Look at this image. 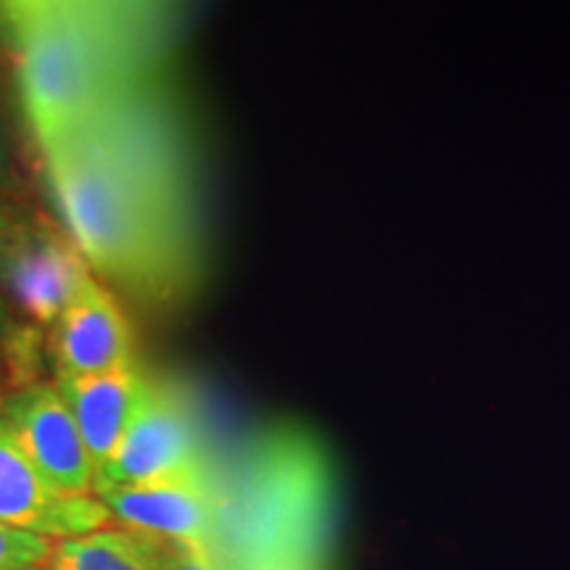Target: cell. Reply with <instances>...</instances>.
Here are the masks:
<instances>
[{"instance_id":"cell-10","label":"cell","mask_w":570,"mask_h":570,"mask_svg":"<svg viewBox=\"0 0 570 570\" xmlns=\"http://www.w3.org/2000/svg\"><path fill=\"white\" fill-rule=\"evenodd\" d=\"M151 377L138 367H125L117 373L90 377H56V389L80 428L96 473L109 462L142 399L151 391Z\"/></svg>"},{"instance_id":"cell-6","label":"cell","mask_w":570,"mask_h":570,"mask_svg":"<svg viewBox=\"0 0 570 570\" xmlns=\"http://www.w3.org/2000/svg\"><path fill=\"white\" fill-rule=\"evenodd\" d=\"M0 417L48 487L63 497H92L96 465L56 383L11 391L0 399Z\"/></svg>"},{"instance_id":"cell-11","label":"cell","mask_w":570,"mask_h":570,"mask_svg":"<svg viewBox=\"0 0 570 570\" xmlns=\"http://www.w3.org/2000/svg\"><path fill=\"white\" fill-rule=\"evenodd\" d=\"M48 570H159L156 544L130 529H98L85 537L53 541Z\"/></svg>"},{"instance_id":"cell-17","label":"cell","mask_w":570,"mask_h":570,"mask_svg":"<svg viewBox=\"0 0 570 570\" xmlns=\"http://www.w3.org/2000/svg\"><path fill=\"white\" fill-rule=\"evenodd\" d=\"M27 570H48V568H42V566H38V568H27Z\"/></svg>"},{"instance_id":"cell-5","label":"cell","mask_w":570,"mask_h":570,"mask_svg":"<svg viewBox=\"0 0 570 570\" xmlns=\"http://www.w3.org/2000/svg\"><path fill=\"white\" fill-rule=\"evenodd\" d=\"M196 470H206V462L194 410L183 391L154 381L109 462L96 473V487H135Z\"/></svg>"},{"instance_id":"cell-9","label":"cell","mask_w":570,"mask_h":570,"mask_svg":"<svg viewBox=\"0 0 570 570\" xmlns=\"http://www.w3.org/2000/svg\"><path fill=\"white\" fill-rule=\"evenodd\" d=\"M56 377H90L135 365V341L122 306L92 277L48 331Z\"/></svg>"},{"instance_id":"cell-1","label":"cell","mask_w":570,"mask_h":570,"mask_svg":"<svg viewBox=\"0 0 570 570\" xmlns=\"http://www.w3.org/2000/svg\"><path fill=\"white\" fill-rule=\"evenodd\" d=\"M61 227L90 273L154 302L194 283L198 238L185 138L159 85L40 148Z\"/></svg>"},{"instance_id":"cell-13","label":"cell","mask_w":570,"mask_h":570,"mask_svg":"<svg viewBox=\"0 0 570 570\" xmlns=\"http://www.w3.org/2000/svg\"><path fill=\"white\" fill-rule=\"evenodd\" d=\"M154 544L159 570H227L212 552V547L169 544L161 539H154Z\"/></svg>"},{"instance_id":"cell-3","label":"cell","mask_w":570,"mask_h":570,"mask_svg":"<svg viewBox=\"0 0 570 570\" xmlns=\"http://www.w3.org/2000/svg\"><path fill=\"white\" fill-rule=\"evenodd\" d=\"M327 537L331 481L312 449L275 441L217 487L212 552L227 570H325Z\"/></svg>"},{"instance_id":"cell-2","label":"cell","mask_w":570,"mask_h":570,"mask_svg":"<svg viewBox=\"0 0 570 570\" xmlns=\"http://www.w3.org/2000/svg\"><path fill=\"white\" fill-rule=\"evenodd\" d=\"M9 11L21 109L40 148L159 77L169 30L151 6L32 0Z\"/></svg>"},{"instance_id":"cell-8","label":"cell","mask_w":570,"mask_h":570,"mask_svg":"<svg viewBox=\"0 0 570 570\" xmlns=\"http://www.w3.org/2000/svg\"><path fill=\"white\" fill-rule=\"evenodd\" d=\"M109 520L96 497H63L48 487L0 417V525L61 541L106 529Z\"/></svg>"},{"instance_id":"cell-12","label":"cell","mask_w":570,"mask_h":570,"mask_svg":"<svg viewBox=\"0 0 570 570\" xmlns=\"http://www.w3.org/2000/svg\"><path fill=\"white\" fill-rule=\"evenodd\" d=\"M51 550V539L0 525V570H27L46 566Z\"/></svg>"},{"instance_id":"cell-16","label":"cell","mask_w":570,"mask_h":570,"mask_svg":"<svg viewBox=\"0 0 570 570\" xmlns=\"http://www.w3.org/2000/svg\"><path fill=\"white\" fill-rule=\"evenodd\" d=\"M11 53V11L9 3H0V56Z\"/></svg>"},{"instance_id":"cell-7","label":"cell","mask_w":570,"mask_h":570,"mask_svg":"<svg viewBox=\"0 0 570 570\" xmlns=\"http://www.w3.org/2000/svg\"><path fill=\"white\" fill-rule=\"evenodd\" d=\"M92 497L111 520L169 544L212 547L217 529V483L209 468L135 487H96Z\"/></svg>"},{"instance_id":"cell-14","label":"cell","mask_w":570,"mask_h":570,"mask_svg":"<svg viewBox=\"0 0 570 570\" xmlns=\"http://www.w3.org/2000/svg\"><path fill=\"white\" fill-rule=\"evenodd\" d=\"M17 185V167H13V146L9 127H6L3 109H0V196H9Z\"/></svg>"},{"instance_id":"cell-15","label":"cell","mask_w":570,"mask_h":570,"mask_svg":"<svg viewBox=\"0 0 570 570\" xmlns=\"http://www.w3.org/2000/svg\"><path fill=\"white\" fill-rule=\"evenodd\" d=\"M13 331H17V323H13V315H11V304L6 302L3 296H0V348L9 344Z\"/></svg>"},{"instance_id":"cell-4","label":"cell","mask_w":570,"mask_h":570,"mask_svg":"<svg viewBox=\"0 0 570 570\" xmlns=\"http://www.w3.org/2000/svg\"><path fill=\"white\" fill-rule=\"evenodd\" d=\"M92 277L61 225L0 196V296L6 302L32 323L51 327Z\"/></svg>"}]
</instances>
